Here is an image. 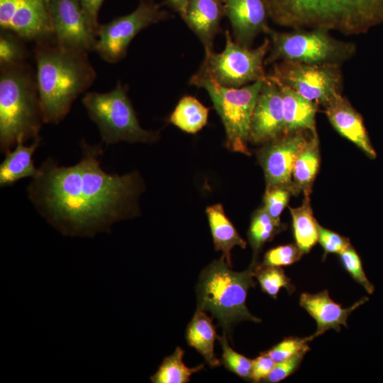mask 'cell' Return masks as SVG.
Instances as JSON below:
<instances>
[{
    "mask_svg": "<svg viewBox=\"0 0 383 383\" xmlns=\"http://www.w3.org/2000/svg\"><path fill=\"white\" fill-rule=\"evenodd\" d=\"M80 148L79 161L71 166L48 157L26 191L40 215L62 235L94 237L138 216L145 187L137 172L119 175L103 170L102 143L82 140Z\"/></svg>",
    "mask_w": 383,
    "mask_h": 383,
    "instance_id": "cell-1",
    "label": "cell"
},
{
    "mask_svg": "<svg viewBox=\"0 0 383 383\" xmlns=\"http://www.w3.org/2000/svg\"><path fill=\"white\" fill-rule=\"evenodd\" d=\"M34 57L44 123H60L92 85L96 72L88 52L64 48L52 40L35 43Z\"/></svg>",
    "mask_w": 383,
    "mask_h": 383,
    "instance_id": "cell-2",
    "label": "cell"
},
{
    "mask_svg": "<svg viewBox=\"0 0 383 383\" xmlns=\"http://www.w3.org/2000/svg\"><path fill=\"white\" fill-rule=\"evenodd\" d=\"M270 18L293 29L360 35L383 23V0H266Z\"/></svg>",
    "mask_w": 383,
    "mask_h": 383,
    "instance_id": "cell-3",
    "label": "cell"
},
{
    "mask_svg": "<svg viewBox=\"0 0 383 383\" xmlns=\"http://www.w3.org/2000/svg\"><path fill=\"white\" fill-rule=\"evenodd\" d=\"M43 121L35 72L26 62L0 67V150L40 138Z\"/></svg>",
    "mask_w": 383,
    "mask_h": 383,
    "instance_id": "cell-4",
    "label": "cell"
},
{
    "mask_svg": "<svg viewBox=\"0 0 383 383\" xmlns=\"http://www.w3.org/2000/svg\"><path fill=\"white\" fill-rule=\"evenodd\" d=\"M257 264L254 258L246 270L234 272L222 255L205 267L199 276L197 308L210 312L226 335L230 334L232 326L240 321H261L246 306L248 291L255 287L253 277Z\"/></svg>",
    "mask_w": 383,
    "mask_h": 383,
    "instance_id": "cell-5",
    "label": "cell"
},
{
    "mask_svg": "<svg viewBox=\"0 0 383 383\" xmlns=\"http://www.w3.org/2000/svg\"><path fill=\"white\" fill-rule=\"evenodd\" d=\"M82 103L107 145L123 141L152 143L159 139L157 132L141 127L128 87L120 81L109 91L84 93Z\"/></svg>",
    "mask_w": 383,
    "mask_h": 383,
    "instance_id": "cell-6",
    "label": "cell"
},
{
    "mask_svg": "<svg viewBox=\"0 0 383 383\" xmlns=\"http://www.w3.org/2000/svg\"><path fill=\"white\" fill-rule=\"evenodd\" d=\"M270 53L265 64L291 61L308 65H339L351 59L356 45L338 40L328 31L319 29H293L290 32L270 30Z\"/></svg>",
    "mask_w": 383,
    "mask_h": 383,
    "instance_id": "cell-7",
    "label": "cell"
},
{
    "mask_svg": "<svg viewBox=\"0 0 383 383\" xmlns=\"http://www.w3.org/2000/svg\"><path fill=\"white\" fill-rule=\"evenodd\" d=\"M263 81L229 88L196 73L190 79L191 84L207 91L224 126L226 145L232 152L250 155L248 143L251 117Z\"/></svg>",
    "mask_w": 383,
    "mask_h": 383,
    "instance_id": "cell-8",
    "label": "cell"
},
{
    "mask_svg": "<svg viewBox=\"0 0 383 383\" xmlns=\"http://www.w3.org/2000/svg\"><path fill=\"white\" fill-rule=\"evenodd\" d=\"M226 45L219 53H205L197 74L209 78L229 88H240L260 80H265V56L270 48V41L265 38L255 49L246 48L236 43L227 30Z\"/></svg>",
    "mask_w": 383,
    "mask_h": 383,
    "instance_id": "cell-9",
    "label": "cell"
},
{
    "mask_svg": "<svg viewBox=\"0 0 383 383\" xmlns=\"http://www.w3.org/2000/svg\"><path fill=\"white\" fill-rule=\"evenodd\" d=\"M164 4L155 0H139L135 9L100 24L95 51L106 62L116 63L127 55L128 48L135 35L150 26L171 18L162 9Z\"/></svg>",
    "mask_w": 383,
    "mask_h": 383,
    "instance_id": "cell-10",
    "label": "cell"
},
{
    "mask_svg": "<svg viewBox=\"0 0 383 383\" xmlns=\"http://www.w3.org/2000/svg\"><path fill=\"white\" fill-rule=\"evenodd\" d=\"M339 65H308L291 61L276 62L267 76L303 97L325 106L341 94L343 73Z\"/></svg>",
    "mask_w": 383,
    "mask_h": 383,
    "instance_id": "cell-11",
    "label": "cell"
},
{
    "mask_svg": "<svg viewBox=\"0 0 383 383\" xmlns=\"http://www.w3.org/2000/svg\"><path fill=\"white\" fill-rule=\"evenodd\" d=\"M0 28L23 41L52 40L49 0H0Z\"/></svg>",
    "mask_w": 383,
    "mask_h": 383,
    "instance_id": "cell-12",
    "label": "cell"
},
{
    "mask_svg": "<svg viewBox=\"0 0 383 383\" xmlns=\"http://www.w3.org/2000/svg\"><path fill=\"white\" fill-rule=\"evenodd\" d=\"M52 40L66 49L95 51L97 35L79 0H49Z\"/></svg>",
    "mask_w": 383,
    "mask_h": 383,
    "instance_id": "cell-13",
    "label": "cell"
},
{
    "mask_svg": "<svg viewBox=\"0 0 383 383\" xmlns=\"http://www.w3.org/2000/svg\"><path fill=\"white\" fill-rule=\"evenodd\" d=\"M312 133H316L299 131L265 144L259 152L258 160L266 186L283 185L293 189L292 177L295 160Z\"/></svg>",
    "mask_w": 383,
    "mask_h": 383,
    "instance_id": "cell-14",
    "label": "cell"
},
{
    "mask_svg": "<svg viewBox=\"0 0 383 383\" xmlns=\"http://www.w3.org/2000/svg\"><path fill=\"white\" fill-rule=\"evenodd\" d=\"M284 135L281 93L276 82L267 76L252 111L249 140L255 143L265 144Z\"/></svg>",
    "mask_w": 383,
    "mask_h": 383,
    "instance_id": "cell-15",
    "label": "cell"
},
{
    "mask_svg": "<svg viewBox=\"0 0 383 383\" xmlns=\"http://www.w3.org/2000/svg\"><path fill=\"white\" fill-rule=\"evenodd\" d=\"M224 9L234 41L242 47L250 48L258 35L270 30L266 0H225Z\"/></svg>",
    "mask_w": 383,
    "mask_h": 383,
    "instance_id": "cell-16",
    "label": "cell"
},
{
    "mask_svg": "<svg viewBox=\"0 0 383 383\" xmlns=\"http://www.w3.org/2000/svg\"><path fill=\"white\" fill-rule=\"evenodd\" d=\"M367 297H363L348 308H343L335 302L327 290L316 294L303 293L300 296L299 304L316 321V332L307 337L309 341L333 329L338 332L343 325L347 326V320L359 306L367 301Z\"/></svg>",
    "mask_w": 383,
    "mask_h": 383,
    "instance_id": "cell-17",
    "label": "cell"
},
{
    "mask_svg": "<svg viewBox=\"0 0 383 383\" xmlns=\"http://www.w3.org/2000/svg\"><path fill=\"white\" fill-rule=\"evenodd\" d=\"M323 107L328 121L341 135L357 145L370 159L376 158L377 154L363 118L347 99L339 94Z\"/></svg>",
    "mask_w": 383,
    "mask_h": 383,
    "instance_id": "cell-18",
    "label": "cell"
},
{
    "mask_svg": "<svg viewBox=\"0 0 383 383\" xmlns=\"http://www.w3.org/2000/svg\"><path fill=\"white\" fill-rule=\"evenodd\" d=\"M225 0H189L182 18L204 45L205 53L213 51L214 40L225 16Z\"/></svg>",
    "mask_w": 383,
    "mask_h": 383,
    "instance_id": "cell-19",
    "label": "cell"
},
{
    "mask_svg": "<svg viewBox=\"0 0 383 383\" xmlns=\"http://www.w3.org/2000/svg\"><path fill=\"white\" fill-rule=\"evenodd\" d=\"M273 81L278 85L282 99L285 134L299 131L317 133L315 117L318 104L303 97L291 88Z\"/></svg>",
    "mask_w": 383,
    "mask_h": 383,
    "instance_id": "cell-20",
    "label": "cell"
},
{
    "mask_svg": "<svg viewBox=\"0 0 383 383\" xmlns=\"http://www.w3.org/2000/svg\"><path fill=\"white\" fill-rule=\"evenodd\" d=\"M41 138L29 145L18 143L13 150L5 153L0 164V187H10L23 178L33 179L38 174L39 168L34 165L33 155L39 147Z\"/></svg>",
    "mask_w": 383,
    "mask_h": 383,
    "instance_id": "cell-21",
    "label": "cell"
},
{
    "mask_svg": "<svg viewBox=\"0 0 383 383\" xmlns=\"http://www.w3.org/2000/svg\"><path fill=\"white\" fill-rule=\"evenodd\" d=\"M216 250H221L227 264L232 266L231 250L235 245L245 248L247 243L226 215L221 204L209 206L206 209Z\"/></svg>",
    "mask_w": 383,
    "mask_h": 383,
    "instance_id": "cell-22",
    "label": "cell"
},
{
    "mask_svg": "<svg viewBox=\"0 0 383 383\" xmlns=\"http://www.w3.org/2000/svg\"><path fill=\"white\" fill-rule=\"evenodd\" d=\"M217 336L212 319L197 308L187 327L185 338L189 345L200 353L211 367L221 364L214 352Z\"/></svg>",
    "mask_w": 383,
    "mask_h": 383,
    "instance_id": "cell-23",
    "label": "cell"
},
{
    "mask_svg": "<svg viewBox=\"0 0 383 383\" xmlns=\"http://www.w3.org/2000/svg\"><path fill=\"white\" fill-rule=\"evenodd\" d=\"M320 163L317 133H312L298 155L292 170L294 192H311Z\"/></svg>",
    "mask_w": 383,
    "mask_h": 383,
    "instance_id": "cell-24",
    "label": "cell"
},
{
    "mask_svg": "<svg viewBox=\"0 0 383 383\" xmlns=\"http://www.w3.org/2000/svg\"><path fill=\"white\" fill-rule=\"evenodd\" d=\"M209 109L196 98L182 97L169 118V121L182 131L194 134L207 123Z\"/></svg>",
    "mask_w": 383,
    "mask_h": 383,
    "instance_id": "cell-25",
    "label": "cell"
},
{
    "mask_svg": "<svg viewBox=\"0 0 383 383\" xmlns=\"http://www.w3.org/2000/svg\"><path fill=\"white\" fill-rule=\"evenodd\" d=\"M301 206L289 207L296 244L305 254L310 251L318 241L316 220L313 218L310 204L309 192L304 193Z\"/></svg>",
    "mask_w": 383,
    "mask_h": 383,
    "instance_id": "cell-26",
    "label": "cell"
},
{
    "mask_svg": "<svg viewBox=\"0 0 383 383\" xmlns=\"http://www.w3.org/2000/svg\"><path fill=\"white\" fill-rule=\"evenodd\" d=\"M184 351L177 347L174 352L166 357L158 370L150 377L152 383H187L190 377L204 368V364L189 367L183 362Z\"/></svg>",
    "mask_w": 383,
    "mask_h": 383,
    "instance_id": "cell-27",
    "label": "cell"
},
{
    "mask_svg": "<svg viewBox=\"0 0 383 383\" xmlns=\"http://www.w3.org/2000/svg\"><path fill=\"white\" fill-rule=\"evenodd\" d=\"M282 229L280 220L272 218L263 208L255 211L248 233L249 243L254 251V258H256L263 245L270 241Z\"/></svg>",
    "mask_w": 383,
    "mask_h": 383,
    "instance_id": "cell-28",
    "label": "cell"
},
{
    "mask_svg": "<svg viewBox=\"0 0 383 383\" xmlns=\"http://www.w3.org/2000/svg\"><path fill=\"white\" fill-rule=\"evenodd\" d=\"M255 277L260 283L262 292L274 299L282 288H285L292 293L294 286L280 267L262 266L257 264L255 270Z\"/></svg>",
    "mask_w": 383,
    "mask_h": 383,
    "instance_id": "cell-29",
    "label": "cell"
},
{
    "mask_svg": "<svg viewBox=\"0 0 383 383\" xmlns=\"http://www.w3.org/2000/svg\"><path fill=\"white\" fill-rule=\"evenodd\" d=\"M22 39L4 30L0 32V67L25 62L28 52Z\"/></svg>",
    "mask_w": 383,
    "mask_h": 383,
    "instance_id": "cell-30",
    "label": "cell"
},
{
    "mask_svg": "<svg viewBox=\"0 0 383 383\" xmlns=\"http://www.w3.org/2000/svg\"><path fill=\"white\" fill-rule=\"evenodd\" d=\"M217 339L222 348V362L226 369L244 379H250L252 360L233 350L226 334L217 336Z\"/></svg>",
    "mask_w": 383,
    "mask_h": 383,
    "instance_id": "cell-31",
    "label": "cell"
},
{
    "mask_svg": "<svg viewBox=\"0 0 383 383\" xmlns=\"http://www.w3.org/2000/svg\"><path fill=\"white\" fill-rule=\"evenodd\" d=\"M292 194H294V191L291 187L283 185L267 186L262 208L272 218L280 220L279 216L287 205Z\"/></svg>",
    "mask_w": 383,
    "mask_h": 383,
    "instance_id": "cell-32",
    "label": "cell"
},
{
    "mask_svg": "<svg viewBox=\"0 0 383 383\" xmlns=\"http://www.w3.org/2000/svg\"><path fill=\"white\" fill-rule=\"evenodd\" d=\"M339 255L343 267L351 277L368 294H372L374 291V287L367 279L361 260L353 246L350 245Z\"/></svg>",
    "mask_w": 383,
    "mask_h": 383,
    "instance_id": "cell-33",
    "label": "cell"
},
{
    "mask_svg": "<svg viewBox=\"0 0 383 383\" xmlns=\"http://www.w3.org/2000/svg\"><path fill=\"white\" fill-rule=\"evenodd\" d=\"M303 254L296 244L280 245L268 250L260 265L280 267L288 266L298 261Z\"/></svg>",
    "mask_w": 383,
    "mask_h": 383,
    "instance_id": "cell-34",
    "label": "cell"
},
{
    "mask_svg": "<svg viewBox=\"0 0 383 383\" xmlns=\"http://www.w3.org/2000/svg\"><path fill=\"white\" fill-rule=\"evenodd\" d=\"M308 338L290 337L284 339L265 353L274 362H279L289 358L304 350H309Z\"/></svg>",
    "mask_w": 383,
    "mask_h": 383,
    "instance_id": "cell-35",
    "label": "cell"
},
{
    "mask_svg": "<svg viewBox=\"0 0 383 383\" xmlns=\"http://www.w3.org/2000/svg\"><path fill=\"white\" fill-rule=\"evenodd\" d=\"M318 241L324 250V257L329 253L340 254L350 245L348 238L323 228L316 221Z\"/></svg>",
    "mask_w": 383,
    "mask_h": 383,
    "instance_id": "cell-36",
    "label": "cell"
},
{
    "mask_svg": "<svg viewBox=\"0 0 383 383\" xmlns=\"http://www.w3.org/2000/svg\"><path fill=\"white\" fill-rule=\"evenodd\" d=\"M308 350H301L287 360L276 362L270 374L263 379V382L277 383L286 379L299 368Z\"/></svg>",
    "mask_w": 383,
    "mask_h": 383,
    "instance_id": "cell-37",
    "label": "cell"
},
{
    "mask_svg": "<svg viewBox=\"0 0 383 383\" xmlns=\"http://www.w3.org/2000/svg\"><path fill=\"white\" fill-rule=\"evenodd\" d=\"M275 362L265 352L252 361L250 380L259 382L263 380L271 372Z\"/></svg>",
    "mask_w": 383,
    "mask_h": 383,
    "instance_id": "cell-38",
    "label": "cell"
},
{
    "mask_svg": "<svg viewBox=\"0 0 383 383\" xmlns=\"http://www.w3.org/2000/svg\"><path fill=\"white\" fill-rule=\"evenodd\" d=\"M104 1V0H79L90 26L96 35L100 26L98 21L99 12Z\"/></svg>",
    "mask_w": 383,
    "mask_h": 383,
    "instance_id": "cell-39",
    "label": "cell"
},
{
    "mask_svg": "<svg viewBox=\"0 0 383 383\" xmlns=\"http://www.w3.org/2000/svg\"><path fill=\"white\" fill-rule=\"evenodd\" d=\"M189 0H165V4L182 16Z\"/></svg>",
    "mask_w": 383,
    "mask_h": 383,
    "instance_id": "cell-40",
    "label": "cell"
}]
</instances>
